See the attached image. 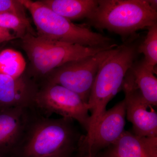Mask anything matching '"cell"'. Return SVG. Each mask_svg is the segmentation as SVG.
I'll return each mask as SVG.
<instances>
[{
  "label": "cell",
  "instance_id": "1",
  "mask_svg": "<svg viewBox=\"0 0 157 157\" xmlns=\"http://www.w3.org/2000/svg\"><path fill=\"white\" fill-rule=\"evenodd\" d=\"M138 38L137 35H134L113 48L99 67L88 101L90 121L85 137L91 135L107 111V104L121 89L125 76L139 54Z\"/></svg>",
  "mask_w": 157,
  "mask_h": 157
},
{
  "label": "cell",
  "instance_id": "2",
  "mask_svg": "<svg viewBox=\"0 0 157 157\" xmlns=\"http://www.w3.org/2000/svg\"><path fill=\"white\" fill-rule=\"evenodd\" d=\"M20 1L32 15L37 36L94 48H114L117 46L112 39L94 32L88 25L73 23L52 11L40 1Z\"/></svg>",
  "mask_w": 157,
  "mask_h": 157
},
{
  "label": "cell",
  "instance_id": "3",
  "mask_svg": "<svg viewBox=\"0 0 157 157\" xmlns=\"http://www.w3.org/2000/svg\"><path fill=\"white\" fill-rule=\"evenodd\" d=\"M88 18L91 25L122 36H132L140 30L156 24L157 10L149 0H98Z\"/></svg>",
  "mask_w": 157,
  "mask_h": 157
},
{
  "label": "cell",
  "instance_id": "4",
  "mask_svg": "<svg viewBox=\"0 0 157 157\" xmlns=\"http://www.w3.org/2000/svg\"><path fill=\"white\" fill-rule=\"evenodd\" d=\"M20 39L21 48L30 61V68L26 73L36 82L39 79L45 81L52 71L67 63L113 48L70 44L31 33Z\"/></svg>",
  "mask_w": 157,
  "mask_h": 157
},
{
  "label": "cell",
  "instance_id": "5",
  "mask_svg": "<svg viewBox=\"0 0 157 157\" xmlns=\"http://www.w3.org/2000/svg\"><path fill=\"white\" fill-rule=\"evenodd\" d=\"M72 120L32 118L16 150L22 157H53L72 151L76 137Z\"/></svg>",
  "mask_w": 157,
  "mask_h": 157
},
{
  "label": "cell",
  "instance_id": "6",
  "mask_svg": "<svg viewBox=\"0 0 157 157\" xmlns=\"http://www.w3.org/2000/svg\"><path fill=\"white\" fill-rule=\"evenodd\" d=\"M112 49L62 65L52 71L43 83L49 82L67 88L88 104L99 67Z\"/></svg>",
  "mask_w": 157,
  "mask_h": 157
},
{
  "label": "cell",
  "instance_id": "7",
  "mask_svg": "<svg viewBox=\"0 0 157 157\" xmlns=\"http://www.w3.org/2000/svg\"><path fill=\"white\" fill-rule=\"evenodd\" d=\"M34 106L44 112L56 113L66 118L75 120L86 132L90 115L88 105L77 94L59 85L44 82L39 88Z\"/></svg>",
  "mask_w": 157,
  "mask_h": 157
},
{
  "label": "cell",
  "instance_id": "8",
  "mask_svg": "<svg viewBox=\"0 0 157 157\" xmlns=\"http://www.w3.org/2000/svg\"><path fill=\"white\" fill-rule=\"evenodd\" d=\"M121 89L125 94L127 119L133 125L134 134L141 137H157V112L143 98L130 69L124 78Z\"/></svg>",
  "mask_w": 157,
  "mask_h": 157
},
{
  "label": "cell",
  "instance_id": "9",
  "mask_svg": "<svg viewBox=\"0 0 157 157\" xmlns=\"http://www.w3.org/2000/svg\"><path fill=\"white\" fill-rule=\"evenodd\" d=\"M126 115L124 100L105 112L89 136L81 138L78 142L80 150L93 156L95 152L112 145L125 131Z\"/></svg>",
  "mask_w": 157,
  "mask_h": 157
},
{
  "label": "cell",
  "instance_id": "10",
  "mask_svg": "<svg viewBox=\"0 0 157 157\" xmlns=\"http://www.w3.org/2000/svg\"><path fill=\"white\" fill-rule=\"evenodd\" d=\"M39 88L25 72L17 77L0 74V109L33 107Z\"/></svg>",
  "mask_w": 157,
  "mask_h": 157
},
{
  "label": "cell",
  "instance_id": "11",
  "mask_svg": "<svg viewBox=\"0 0 157 157\" xmlns=\"http://www.w3.org/2000/svg\"><path fill=\"white\" fill-rule=\"evenodd\" d=\"M30 107L0 109V155L16 150L32 118Z\"/></svg>",
  "mask_w": 157,
  "mask_h": 157
},
{
  "label": "cell",
  "instance_id": "12",
  "mask_svg": "<svg viewBox=\"0 0 157 157\" xmlns=\"http://www.w3.org/2000/svg\"><path fill=\"white\" fill-rule=\"evenodd\" d=\"M112 147L108 157H157V137H141L124 131Z\"/></svg>",
  "mask_w": 157,
  "mask_h": 157
},
{
  "label": "cell",
  "instance_id": "13",
  "mask_svg": "<svg viewBox=\"0 0 157 157\" xmlns=\"http://www.w3.org/2000/svg\"><path fill=\"white\" fill-rule=\"evenodd\" d=\"M56 13L70 21L90 17L98 5L97 0H42Z\"/></svg>",
  "mask_w": 157,
  "mask_h": 157
},
{
  "label": "cell",
  "instance_id": "14",
  "mask_svg": "<svg viewBox=\"0 0 157 157\" xmlns=\"http://www.w3.org/2000/svg\"><path fill=\"white\" fill-rule=\"evenodd\" d=\"M135 83L141 95L152 106L157 105V79L154 68L146 63L144 60L134 62L131 69Z\"/></svg>",
  "mask_w": 157,
  "mask_h": 157
},
{
  "label": "cell",
  "instance_id": "15",
  "mask_svg": "<svg viewBox=\"0 0 157 157\" xmlns=\"http://www.w3.org/2000/svg\"><path fill=\"white\" fill-rule=\"evenodd\" d=\"M26 67L25 59L19 52L11 48L0 51V74L19 77L25 72Z\"/></svg>",
  "mask_w": 157,
  "mask_h": 157
},
{
  "label": "cell",
  "instance_id": "16",
  "mask_svg": "<svg viewBox=\"0 0 157 157\" xmlns=\"http://www.w3.org/2000/svg\"><path fill=\"white\" fill-rule=\"evenodd\" d=\"M0 27L13 32L17 39H21L28 33L37 35L28 18L12 13H0Z\"/></svg>",
  "mask_w": 157,
  "mask_h": 157
},
{
  "label": "cell",
  "instance_id": "17",
  "mask_svg": "<svg viewBox=\"0 0 157 157\" xmlns=\"http://www.w3.org/2000/svg\"><path fill=\"white\" fill-rule=\"evenodd\" d=\"M145 39L138 45V53L144 55V59L154 68L157 63V24L149 28Z\"/></svg>",
  "mask_w": 157,
  "mask_h": 157
},
{
  "label": "cell",
  "instance_id": "18",
  "mask_svg": "<svg viewBox=\"0 0 157 157\" xmlns=\"http://www.w3.org/2000/svg\"><path fill=\"white\" fill-rule=\"evenodd\" d=\"M25 9L20 0H0V13H12L28 18Z\"/></svg>",
  "mask_w": 157,
  "mask_h": 157
},
{
  "label": "cell",
  "instance_id": "19",
  "mask_svg": "<svg viewBox=\"0 0 157 157\" xmlns=\"http://www.w3.org/2000/svg\"><path fill=\"white\" fill-rule=\"evenodd\" d=\"M17 39L12 31L0 27V45L2 43Z\"/></svg>",
  "mask_w": 157,
  "mask_h": 157
},
{
  "label": "cell",
  "instance_id": "20",
  "mask_svg": "<svg viewBox=\"0 0 157 157\" xmlns=\"http://www.w3.org/2000/svg\"><path fill=\"white\" fill-rule=\"evenodd\" d=\"M72 151L66 152L60 154H59L53 157H70V154H71Z\"/></svg>",
  "mask_w": 157,
  "mask_h": 157
},
{
  "label": "cell",
  "instance_id": "21",
  "mask_svg": "<svg viewBox=\"0 0 157 157\" xmlns=\"http://www.w3.org/2000/svg\"><path fill=\"white\" fill-rule=\"evenodd\" d=\"M2 46H1V45H0V51L2 50Z\"/></svg>",
  "mask_w": 157,
  "mask_h": 157
},
{
  "label": "cell",
  "instance_id": "22",
  "mask_svg": "<svg viewBox=\"0 0 157 157\" xmlns=\"http://www.w3.org/2000/svg\"><path fill=\"white\" fill-rule=\"evenodd\" d=\"M94 157V156H87V157Z\"/></svg>",
  "mask_w": 157,
  "mask_h": 157
},
{
  "label": "cell",
  "instance_id": "23",
  "mask_svg": "<svg viewBox=\"0 0 157 157\" xmlns=\"http://www.w3.org/2000/svg\"><path fill=\"white\" fill-rule=\"evenodd\" d=\"M0 157H5L4 156H3L1 155H0Z\"/></svg>",
  "mask_w": 157,
  "mask_h": 157
}]
</instances>
